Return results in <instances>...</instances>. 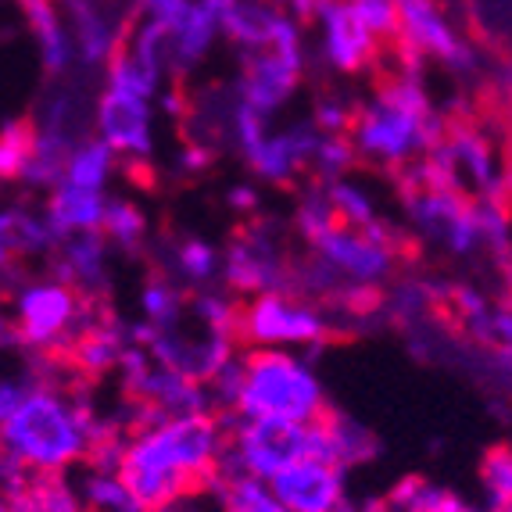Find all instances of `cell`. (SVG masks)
<instances>
[{"mask_svg":"<svg viewBox=\"0 0 512 512\" xmlns=\"http://www.w3.org/2000/svg\"><path fill=\"white\" fill-rule=\"evenodd\" d=\"M147 233V219L133 201L126 197H108V215H104V237L119 248L133 251L144 240Z\"/></svg>","mask_w":512,"mask_h":512,"instance_id":"cell-30","label":"cell"},{"mask_svg":"<svg viewBox=\"0 0 512 512\" xmlns=\"http://www.w3.org/2000/svg\"><path fill=\"white\" fill-rule=\"evenodd\" d=\"M76 484L90 512H151L115 470H97V466L83 462V473H79Z\"/></svg>","mask_w":512,"mask_h":512,"instance_id":"cell-21","label":"cell"},{"mask_svg":"<svg viewBox=\"0 0 512 512\" xmlns=\"http://www.w3.org/2000/svg\"><path fill=\"white\" fill-rule=\"evenodd\" d=\"M0 427L4 462L36 473H69L90 459L101 423L72 387L43 376H8L0 387Z\"/></svg>","mask_w":512,"mask_h":512,"instance_id":"cell-1","label":"cell"},{"mask_svg":"<svg viewBox=\"0 0 512 512\" xmlns=\"http://www.w3.org/2000/svg\"><path fill=\"white\" fill-rule=\"evenodd\" d=\"M187 308L190 298L169 280H151L140 294V312H144L151 330H180V319Z\"/></svg>","mask_w":512,"mask_h":512,"instance_id":"cell-22","label":"cell"},{"mask_svg":"<svg viewBox=\"0 0 512 512\" xmlns=\"http://www.w3.org/2000/svg\"><path fill=\"white\" fill-rule=\"evenodd\" d=\"M33 151H36V122L29 119L4 122V129H0V172H4V180L8 183L22 180Z\"/></svg>","mask_w":512,"mask_h":512,"instance_id":"cell-25","label":"cell"},{"mask_svg":"<svg viewBox=\"0 0 512 512\" xmlns=\"http://www.w3.org/2000/svg\"><path fill=\"white\" fill-rule=\"evenodd\" d=\"M222 258H219V251L208 244V240H183L180 248L172 251V269L180 273V280L183 283H190V287H208V283L215 280V276L222 273Z\"/></svg>","mask_w":512,"mask_h":512,"instance_id":"cell-26","label":"cell"},{"mask_svg":"<svg viewBox=\"0 0 512 512\" xmlns=\"http://www.w3.org/2000/svg\"><path fill=\"white\" fill-rule=\"evenodd\" d=\"M330 412L316 369L291 348L240 351V394L233 416H273L316 423Z\"/></svg>","mask_w":512,"mask_h":512,"instance_id":"cell-3","label":"cell"},{"mask_svg":"<svg viewBox=\"0 0 512 512\" xmlns=\"http://www.w3.org/2000/svg\"><path fill=\"white\" fill-rule=\"evenodd\" d=\"M222 273H226L233 291H248V294L291 291V280H294V269L283 265L280 248L258 230H244V237L226 255Z\"/></svg>","mask_w":512,"mask_h":512,"instance_id":"cell-15","label":"cell"},{"mask_svg":"<svg viewBox=\"0 0 512 512\" xmlns=\"http://www.w3.org/2000/svg\"><path fill=\"white\" fill-rule=\"evenodd\" d=\"M348 137L359 151V162L376 169H409L434 151L444 137V122L423 86L416 58L402 54V65L387 72L366 101L355 104Z\"/></svg>","mask_w":512,"mask_h":512,"instance_id":"cell-2","label":"cell"},{"mask_svg":"<svg viewBox=\"0 0 512 512\" xmlns=\"http://www.w3.org/2000/svg\"><path fill=\"white\" fill-rule=\"evenodd\" d=\"M484 8H495L502 15H512V0H484Z\"/></svg>","mask_w":512,"mask_h":512,"instance_id":"cell-36","label":"cell"},{"mask_svg":"<svg viewBox=\"0 0 512 512\" xmlns=\"http://www.w3.org/2000/svg\"><path fill=\"white\" fill-rule=\"evenodd\" d=\"M283 4H287V8H291L298 18H305V22H308V18L316 15V8L323 4V0H283Z\"/></svg>","mask_w":512,"mask_h":512,"instance_id":"cell-34","label":"cell"},{"mask_svg":"<svg viewBox=\"0 0 512 512\" xmlns=\"http://www.w3.org/2000/svg\"><path fill=\"white\" fill-rule=\"evenodd\" d=\"M222 505L226 512H294L258 477H222Z\"/></svg>","mask_w":512,"mask_h":512,"instance_id":"cell-23","label":"cell"},{"mask_svg":"<svg viewBox=\"0 0 512 512\" xmlns=\"http://www.w3.org/2000/svg\"><path fill=\"white\" fill-rule=\"evenodd\" d=\"M4 512H90L69 473H36L4 462Z\"/></svg>","mask_w":512,"mask_h":512,"instance_id":"cell-14","label":"cell"},{"mask_svg":"<svg viewBox=\"0 0 512 512\" xmlns=\"http://www.w3.org/2000/svg\"><path fill=\"white\" fill-rule=\"evenodd\" d=\"M312 122H316L323 133H351V122H355V104L344 101L337 94H323L312 104Z\"/></svg>","mask_w":512,"mask_h":512,"instance_id":"cell-31","label":"cell"},{"mask_svg":"<svg viewBox=\"0 0 512 512\" xmlns=\"http://www.w3.org/2000/svg\"><path fill=\"white\" fill-rule=\"evenodd\" d=\"M312 43L326 69L337 76H362L376 69L387 47L359 22V15L348 8V0H323L316 15L308 18Z\"/></svg>","mask_w":512,"mask_h":512,"instance_id":"cell-10","label":"cell"},{"mask_svg":"<svg viewBox=\"0 0 512 512\" xmlns=\"http://www.w3.org/2000/svg\"><path fill=\"white\" fill-rule=\"evenodd\" d=\"M394 502L402 505V512H484L473 509L470 502H462L452 491H441V487L427 484V480H409L394 491Z\"/></svg>","mask_w":512,"mask_h":512,"instance_id":"cell-28","label":"cell"},{"mask_svg":"<svg viewBox=\"0 0 512 512\" xmlns=\"http://www.w3.org/2000/svg\"><path fill=\"white\" fill-rule=\"evenodd\" d=\"M222 40L233 43L240 54L280 47V43H305V18L294 15L283 0H222Z\"/></svg>","mask_w":512,"mask_h":512,"instance_id":"cell-12","label":"cell"},{"mask_svg":"<svg viewBox=\"0 0 512 512\" xmlns=\"http://www.w3.org/2000/svg\"><path fill=\"white\" fill-rule=\"evenodd\" d=\"M316 452V423H294L273 416H233L230 444L219 477H258L276 480L294 462Z\"/></svg>","mask_w":512,"mask_h":512,"instance_id":"cell-5","label":"cell"},{"mask_svg":"<svg viewBox=\"0 0 512 512\" xmlns=\"http://www.w3.org/2000/svg\"><path fill=\"white\" fill-rule=\"evenodd\" d=\"M61 233L51 222L47 208L33 212V208H8L4 212V258L8 265H15L18 258H47L58 255L61 248Z\"/></svg>","mask_w":512,"mask_h":512,"instance_id":"cell-19","label":"cell"},{"mask_svg":"<svg viewBox=\"0 0 512 512\" xmlns=\"http://www.w3.org/2000/svg\"><path fill=\"white\" fill-rule=\"evenodd\" d=\"M498 512H512V505H509V509H498Z\"/></svg>","mask_w":512,"mask_h":512,"instance_id":"cell-37","label":"cell"},{"mask_svg":"<svg viewBox=\"0 0 512 512\" xmlns=\"http://www.w3.org/2000/svg\"><path fill=\"white\" fill-rule=\"evenodd\" d=\"M480 491L491 512L509 509L512 505V444H495L480 459Z\"/></svg>","mask_w":512,"mask_h":512,"instance_id":"cell-24","label":"cell"},{"mask_svg":"<svg viewBox=\"0 0 512 512\" xmlns=\"http://www.w3.org/2000/svg\"><path fill=\"white\" fill-rule=\"evenodd\" d=\"M269 484L294 512H344V470L316 455L294 462Z\"/></svg>","mask_w":512,"mask_h":512,"instance_id":"cell-16","label":"cell"},{"mask_svg":"<svg viewBox=\"0 0 512 512\" xmlns=\"http://www.w3.org/2000/svg\"><path fill=\"white\" fill-rule=\"evenodd\" d=\"M308 72V40L305 43H280V47H262V51L240 54L237 72V97L248 108L262 115H280L294 94L301 90Z\"/></svg>","mask_w":512,"mask_h":512,"instance_id":"cell-8","label":"cell"},{"mask_svg":"<svg viewBox=\"0 0 512 512\" xmlns=\"http://www.w3.org/2000/svg\"><path fill=\"white\" fill-rule=\"evenodd\" d=\"M119 154L111 151L101 137H83L69 154V165H65V180L76 183V187L90 190H108L115 172H119Z\"/></svg>","mask_w":512,"mask_h":512,"instance_id":"cell-20","label":"cell"},{"mask_svg":"<svg viewBox=\"0 0 512 512\" xmlns=\"http://www.w3.org/2000/svg\"><path fill=\"white\" fill-rule=\"evenodd\" d=\"M312 258L323 265L330 287H348V291H373L394 273V240L391 233L376 226H348L337 222L316 240H308Z\"/></svg>","mask_w":512,"mask_h":512,"instance_id":"cell-7","label":"cell"},{"mask_svg":"<svg viewBox=\"0 0 512 512\" xmlns=\"http://www.w3.org/2000/svg\"><path fill=\"white\" fill-rule=\"evenodd\" d=\"M154 104L158 97L101 83L94 97V137H101L122 162H147L154 154Z\"/></svg>","mask_w":512,"mask_h":512,"instance_id":"cell-11","label":"cell"},{"mask_svg":"<svg viewBox=\"0 0 512 512\" xmlns=\"http://www.w3.org/2000/svg\"><path fill=\"white\" fill-rule=\"evenodd\" d=\"M86 294L58 273L22 276L11 287V316L4 341L36 355H61L94 319H86Z\"/></svg>","mask_w":512,"mask_h":512,"instance_id":"cell-4","label":"cell"},{"mask_svg":"<svg viewBox=\"0 0 512 512\" xmlns=\"http://www.w3.org/2000/svg\"><path fill=\"white\" fill-rule=\"evenodd\" d=\"M108 244L111 240L104 233H72V237L61 240L54 273L90 298L108 280Z\"/></svg>","mask_w":512,"mask_h":512,"instance_id":"cell-18","label":"cell"},{"mask_svg":"<svg viewBox=\"0 0 512 512\" xmlns=\"http://www.w3.org/2000/svg\"><path fill=\"white\" fill-rule=\"evenodd\" d=\"M348 8L359 15V22L391 51L402 36V4L398 0H348Z\"/></svg>","mask_w":512,"mask_h":512,"instance_id":"cell-29","label":"cell"},{"mask_svg":"<svg viewBox=\"0 0 512 512\" xmlns=\"http://www.w3.org/2000/svg\"><path fill=\"white\" fill-rule=\"evenodd\" d=\"M323 187H326V194H330L337 215H341V222H348V226H376V208H373V197H369L366 183L351 180V172H348V176L323 183Z\"/></svg>","mask_w":512,"mask_h":512,"instance_id":"cell-27","label":"cell"},{"mask_svg":"<svg viewBox=\"0 0 512 512\" xmlns=\"http://www.w3.org/2000/svg\"><path fill=\"white\" fill-rule=\"evenodd\" d=\"M137 4H147V0H137Z\"/></svg>","mask_w":512,"mask_h":512,"instance_id":"cell-38","label":"cell"},{"mask_svg":"<svg viewBox=\"0 0 512 512\" xmlns=\"http://www.w3.org/2000/svg\"><path fill=\"white\" fill-rule=\"evenodd\" d=\"M158 512H226V505H222V477L215 480V484L201 487V491H194V495L180 498V502H172L169 509H158Z\"/></svg>","mask_w":512,"mask_h":512,"instance_id":"cell-33","label":"cell"},{"mask_svg":"<svg viewBox=\"0 0 512 512\" xmlns=\"http://www.w3.org/2000/svg\"><path fill=\"white\" fill-rule=\"evenodd\" d=\"M230 201L237 208H255V201H258V194L251 187H237V190H230Z\"/></svg>","mask_w":512,"mask_h":512,"instance_id":"cell-35","label":"cell"},{"mask_svg":"<svg viewBox=\"0 0 512 512\" xmlns=\"http://www.w3.org/2000/svg\"><path fill=\"white\" fill-rule=\"evenodd\" d=\"M480 323H484L487 341L502 351L505 362H509V373H512V301L505 308H495V312H484Z\"/></svg>","mask_w":512,"mask_h":512,"instance_id":"cell-32","label":"cell"},{"mask_svg":"<svg viewBox=\"0 0 512 512\" xmlns=\"http://www.w3.org/2000/svg\"><path fill=\"white\" fill-rule=\"evenodd\" d=\"M330 316L298 291H262L240 301V348H316L330 337Z\"/></svg>","mask_w":512,"mask_h":512,"instance_id":"cell-6","label":"cell"},{"mask_svg":"<svg viewBox=\"0 0 512 512\" xmlns=\"http://www.w3.org/2000/svg\"><path fill=\"white\" fill-rule=\"evenodd\" d=\"M22 18V29L29 33V43L36 47V58H40L43 72L51 79L69 76L76 69L79 51H76V36H72L69 15L58 0H11Z\"/></svg>","mask_w":512,"mask_h":512,"instance_id":"cell-13","label":"cell"},{"mask_svg":"<svg viewBox=\"0 0 512 512\" xmlns=\"http://www.w3.org/2000/svg\"><path fill=\"white\" fill-rule=\"evenodd\" d=\"M402 4V36H398V51L409 58L437 61L452 72H473L477 69V51L466 40L455 18L444 11L441 0H398Z\"/></svg>","mask_w":512,"mask_h":512,"instance_id":"cell-9","label":"cell"},{"mask_svg":"<svg viewBox=\"0 0 512 512\" xmlns=\"http://www.w3.org/2000/svg\"><path fill=\"white\" fill-rule=\"evenodd\" d=\"M43 208H47V215H51V222L58 226L61 237H72V233H104L108 194L61 180L54 190H47V205Z\"/></svg>","mask_w":512,"mask_h":512,"instance_id":"cell-17","label":"cell"}]
</instances>
